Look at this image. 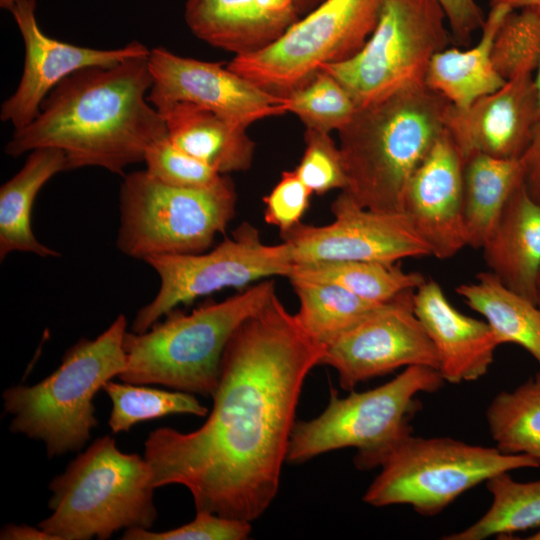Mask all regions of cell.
I'll use <instances>...</instances> for the list:
<instances>
[{
	"instance_id": "obj_17",
	"label": "cell",
	"mask_w": 540,
	"mask_h": 540,
	"mask_svg": "<svg viewBox=\"0 0 540 540\" xmlns=\"http://www.w3.org/2000/svg\"><path fill=\"white\" fill-rule=\"evenodd\" d=\"M540 119L534 74L514 77L464 108L449 105L444 128L463 161L475 154L520 159Z\"/></svg>"
},
{
	"instance_id": "obj_13",
	"label": "cell",
	"mask_w": 540,
	"mask_h": 540,
	"mask_svg": "<svg viewBox=\"0 0 540 540\" xmlns=\"http://www.w3.org/2000/svg\"><path fill=\"white\" fill-rule=\"evenodd\" d=\"M334 220L323 226L300 223L282 234L293 264L330 261L397 263L431 256L405 213H382L360 206L341 191L331 205Z\"/></svg>"
},
{
	"instance_id": "obj_19",
	"label": "cell",
	"mask_w": 540,
	"mask_h": 540,
	"mask_svg": "<svg viewBox=\"0 0 540 540\" xmlns=\"http://www.w3.org/2000/svg\"><path fill=\"white\" fill-rule=\"evenodd\" d=\"M413 310L436 350L444 381H475L488 372L502 342L486 321L457 310L432 279L414 290Z\"/></svg>"
},
{
	"instance_id": "obj_38",
	"label": "cell",
	"mask_w": 540,
	"mask_h": 540,
	"mask_svg": "<svg viewBox=\"0 0 540 540\" xmlns=\"http://www.w3.org/2000/svg\"><path fill=\"white\" fill-rule=\"evenodd\" d=\"M444 10L452 38L461 45L481 30L485 14L476 0H437Z\"/></svg>"
},
{
	"instance_id": "obj_27",
	"label": "cell",
	"mask_w": 540,
	"mask_h": 540,
	"mask_svg": "<svg viewBox=\"0 0 540 540\" xmlns=\"http://www.w3.org/2000/svg\"><path fill=\"white\" fill-rule=\"evenodd\" d=\"M289 280L334 284L374 303H387L413 291L425 280L420 272L404 271L398 263L330 261L294 264Z\"/></svg>"
},
{
	"instance_id": "obj_44",
	"label": "cell",
	"mask_w": 540,
	"mask_h": 540,
	"mask_svg": "<svg viewBox=\"0 0 540 540\" xmlns=\"http://www.w3.org/2000/svg\"><path fill=\"white\" fill-rule=\"evenodd\" d=\"M14 4V0H0V5L1 7L7 9V10H11L12 6Z\"/></svg>"
},
{
	"instance_id": "obj_7",
	"label": "cell",
	"mask_w": 540,
	"mask_h": 540,
	"mask_svg": "<svg viewBox=\"0 0 540 540\" xmlns=\"http://www.w3.org/2000/svg\"><path fill=\"white\" fill-rule=\"evenodd\" d=\"M438 370L421 365L405 367L374 389L339 397L331 388L327 407L317 417L296 421L287 461L306 462L323 453L355 448L360 470L380 467L392 450L412 435L410 421L420 408V393L438 391L444 384Z\"/></svg>"
},
{
	"instance_id": "obj_36",
	"label": "cell",
	"mask_w": 540,
	"mask_h": 540,
	"mask_svg": "<svg viewBox=\"0 0 540 540\" xmlns=\"http://www.w3.org/2000/svg\"><path fill=\"white\" fill-rule=\"evenodd\" d=\"M252 530L251 522L196 511L195 518L182 526L154 532L145 528H129L124 540H244Z\"/></svg>"
},
{
	"instance_id": "obj_14",
	"label": "cell",
	"mask_w": 540,
	"mask_h": 540,
	"mask_svg": "<svg viewBox=\"0 0 540 540\" xmlns=\"http://www.w3.org/2000/svg\"><path fill=\"white\" fill-rule=\"evenodd\" d=\"M413 293H402L325 346L320 365L337 371L341 388L351 392L401 367L438 370L436 350L413 310Z\"/></svg>"
},
{
	"instance_id": "obj_6",
	"label": "cell",
	"mask_w": 540,
	"mask_h": 540,
	"mask_svg": "<svg viewBox=\"0 0 540 540\" xmlns=\"http://www.w3.org/2000/svg\"><path fill=\"white\" fill-rule=\"evenodd\" d=\"M146 459L124 453L111 436L97 438L49 483L50 516L38 526L57 540H100L157 519Z\"/></svg>"
},
{
	"instance_id": "obj_5",
	"label": "cell",
	"mask_w": 540,
	"mask_h": 540,
	"mask_svg": "<svg viewBox=\"0 0 540 540\" xmlns=\"http://www.w3.org/2000/svg\"><path fill=\"white\" fill-rule=\"evenodd\" d=\"M126 332L127 319L119 314L95 339L72 345L40 382L3 391L4 409L12 415L10 431L42 441L49 458L83 448L98 425L96 393L126 368Z\"/></svg>"
},
{
	"instance_id": "obj_10",
	"label": "cell",
	"mask_w": 540,
	"mask_h": 540,
	"mask_svg": "<svg viewBox=\"0 0 540 540\" xmlns=\"http://www.w3.org/2000/svg\"><path fill=\"white\" fill-rule=\"evenodd\" d=\"M451 38L437 0H383L376 27L363 47L321 69L346 88L359 108L425 85L432 58Z\"/></svg>"
},
{
	"instance_id": "obj_16",
	"label": "cell",
	"mask_w": 540,
	"mask_h": 540,
	"mask_svg": "<svg viewBox=\"0 0 540 540\" xmlns=\"http://www.w3.org/2000/svg\"><path fill=\"white\" fill-rule=\"evenodd\" d=\"M11 13L22 35L25 61L19 84L1 106L0 118L14 129L28 125L47 95L71 74L92 66H110L128 58L149 55L143 43L132 41L115 49H95L62 42L43 33L35 0H14Z\"/></svg>"
},
{
	"instance_id": "obj_18",
	"label": "cell",
	"mask_w": 540,
	"mask_h": 540,
	"mask_svg": "<svg viewBox=\"0 0 540 540\" xmlns=\"http://www.w3.org/2000/svg\"><path fill=\"white\" fill-rule=\"evenodd\" d=\"M464 161L445 130L413 173L404 213L431 256L449 259L467 246L463 218Z\"/></svg>"
},
{
	"instance_id": "obj_35",
	"label": "cell",
	"mask_w": 540,
	"mask_h": 540,
	"mask_svg": "<svg viewBox=\"0 0 540 540\" xmlns=\"http://www.w3.org/2000/svg\"><path fill=\"white\" fill-rule=\"evenodd\" d=\"M304 139L305 150L294 169L304 184L318 195L345 190L347 179L341 152L330 133L306 129Z\"/></svg>"
},
{
	"instance_id": "obj_24",
	"label": "cell",
	"mask_w": 540,
	"mask_h": 540,
	"mask_svg": "<svg viewBox=\"0 0 540 540\" xmlns=\"http://www.w3.org/2000/svg\"><path fill=\"white\" fill-rule=\"evenodd\" d=\"M522 182L520 159L475 154L464 162L463 218L467 246L483 248Z\"/></svg>"
},
{
	"instance_id": "obj_3",
	"label": "cell",
	"mask_w": 540,
	"mask_h": 540,
	"mask_svg": "<svg viewBox=\"0 0 540 540\" xmlns=\"http://www.w3.org/2000/svg\"><path fill=\"white\" fill-rule=\"evenodd\" d=\"M449 105L420 85L359 107L338 131L343 191L366 209L404 213L408 183L444 130Z\"/></svg>"
},
{
	"instance_id": "obj_31",
	"label": "cell",
	"mask_w": 540,
	"mask_h": 540,
	"mask_svg": "<svg viewBox=\"0 0 540 540\" xmlns=\"http://www.w3.org/2000/svg\"><path fill=\"white\" fill-rule=\"evenodd\" d=\"M102 390L112 402L108 425L112 433L129 432L136 424L173 414L207 416L209 410L194 394L166 391L142 384L107 381Z\"/></svg>"
},
{
	"instance_id": "obj_20",
	"label": "cell",
	"mask_w": 540,
	"mask_h": 540,
	"mask_svg": "<svg viewBox=\"0 0 540 540\" xmlns=\"http://www.w3.org/2000/svg\"><path fill=\"white\" fill-rule=\"evenodd\" d=\"M482 250L488 271L512 291L536 302L540 273V202L528 194L523 182L511 195Z\"/></svg>"
},
{
	"instance_id": "obj_26",
	"label": "cell",
	"mask_w": 540,
	"mask_h": 540,
	"mask_svg": "<svg viewBox=\"0 0 540 540\" xmlns=\"http://www.w3.org/2000/svg\"><path fill=\"white\" fill-rule=\"evenodd\" d=\"M185 20L197 38L235 56L275 40L262 22L255 0H187Z\"/></svg>"
},
{
	"instance_id": "obj_30",
	"label": "cell",
	"mask_w": 540,
	"mask_h": 540,
	"mask_svg": "<svg viewBox=\"0 0 540 540\" xmlns=\"http://www.w3.org/2000/svg\"><path fill=\"white\" fill-rule=\"evenodd\" d=\"M290 282L299 300L298 322L324 346L386 304L365 300L334 284Z\"/></svg>"
},
{
	"instance_id": "obj_43",
	"label": "cell",
	"mask_w": 540,
	"mask_h": 540,
	"mask_svg": "<svg viewBox=\"0 0 540 540\" xmlns=\"http://www.w3.org/2000/svg\"><path fill=\"white\" fill-rule=\"evenodd\" d=\"M534 79H535V83H536V87H537V90H538V96H539V105H540V63H539V66L534 74Z\"/></svg>"
},
{
	"instance_id": "obj_32",
	"label": "cell",
	"mask_w": 540,
	"mask_h": 540,
	"mask_svg": "<svg viewBox=\"0 0 540 540\" xmlns=\"http://www.w3.org/2000/svg\"><path fill=\"white\" fill-rule=\"evenodd\" d=\"M285 96L288 113L296 115L306 129L327 133L345 127L358 109L346 88L323 69Z\"/></svg>"
},
{
	"instance_id": "obj_40",
	"label": "cell",
	"mask_w": 540,
	"mask_h": 540,
	"mask_svg": "<svg viewBox=\"0 0 540 540\" xmlns=\"http://www.w3.org/2000/svg\"><path fill=\"white\" fill-rule=\"evenodd\" d=\"M1 540H57L39 526L33 527L25 524L9 523L0 531Z\"/></svg>"
},
{
	"instance_id": "obj_21",
	"label": "cell",
	"mask_w": 540,
	"mask_h": 540,
	"mask_svg": "<svg viewBox=\"0 0 540 540\" xmlns=\"http://www.w3.org/2000/svg\"><path fill=\"white\" fill-rule=\"evenodd\" d=\"M153 106L163 118L170 140L219 174L251 167L255 143L247 127L188 102L162 101Z\"/></svg>"
},
{
	"instance_id": "obj_1",
	"label": "cell",
	"mask_w": 540,
	"mask_h": 540,
	"mask_svg": "<svg viewBox=\"0 0 540 540\" xmlns=\"http://www.w3.org/2000/svg\"><path fill=\"white\" fill-rule=\"evenodd\" d=\"M324 348L275 293L231 337L204 424L148 434L154 487L185 486L196 511L258 519L278 493L302 387Z\"/></svg>"
},
{
	"instance_id": "obj_34",
	"label": "cell",
	"mask_w": 540,
	"mask_h": 540,
	"mask_svg": "<svg viewBox=\"0 0 540 540\" xmlns=\"http://www.w3.org/2000/svg\"><path fill=\"white\" fill-rule=\"evenodd\" d=\"M144 162L151 176L177 187H209L224 176L179 148L168 135L148 148Z\"/></svg>"
},
{
	"instance_id": "obj_12",
	"label": "cell",
	"mask_w": 540,
	"mask_h": 540,
	"mask_svg": "<svg viewBox=\"0 0 540 540\" xmlns=\"http://www.w3.org/2000/svg\"><path fill=\"white\" fill-rule=\"evenodd\" d=\"M160 278L155 297L140 308L132 332L143 333L180 304L225 288L245 289L273 276L287 277L293 267L289 248L265 244L256 227L241 223L209 252L147 258Z\"/></svg>"
},
{
	"instance_id": "obj_46",
	"label": "cell",
	"mask_w": 540,
	"mask_h": 540,
	"mask_svg": "<svg viewBox=\"0 0 540 540\" xmlns=\"http://www.w3.org/2000/svg\"><path fill=\"white\" fill-rule=\"evenodd\" d=\"M528 540H540V528L527 538Z\"/></svg>"
},
{
	"instance_id": "obj_23",
	"label": "cell",
	"mask_w": 540,
	"mask_h": 540,
	"mask_svg": "<svg viewBox=\"0 0 540 540\" xmlns=\"http://www.w3.org/2000/svg\"><path fill=\"white\" fill-rule=\"evenodd\" d=\"M68 170L63 151L38 148L29 152L22 168L0 188V259L11 252H30L40 257H58L59 252L41 243L31 228L34 200L47 181Z\"/></svg>"
},
{
	"instance_id": "obj_45",
	"label": "cell",
	"mask_w": 540,
	"mask_h": 540,
	"mask_svg": "<svg viewBox=\"0 0 540 540\" xmlns=\"http://www.w3.org/2000/svg\"><path fill=\"white\" fill-rule=\"evenodd\" d=\"M536 303L540 307V273L537 279V286H536Z\"/></svg>"
},
{
	"instance_id": "obj_33",
	"label": "cell",
	"mask_w": 540,
	"mask_h": 540,
	"mask_svg": "<svg viewBox=\"0 0 540 540\" xmlns=\"http://www.w3.org/2000/svg\"><path fill=\"white\" fill-rule=\"evenodd\" d=\"M492 61L505 81L535 74L540 63V12L521 9L506 16L493 41Z\"/></svg>"
},
{
	"instance_id": "obj_9",
	"label": "cell",
	"mask_w": 540,
	"mask_h": 540,
	"mask_svg": "<svg viewBox=\"0 0 540 540\" xmlns=\"http://www.w3.org/2000/svg\"><path fill=\"white\" fill-rule=\"evenodd\" d=\"M538 467L528 456L507 454L497 447L410 435L380 465L363 500L375 507L410 505L421 515L433 516L496 474Z\"/></svg>"
},
{
	"instance_id": "obj_4",
	"label": "cell",
	"mask_w": 540,
	"mask_h": 540,
	"mask_svg": "<svg viewBox=\"0 0 540 540\" xmlns=\"http://www.w3.org/2000/svg\"><path fill=\"white\" fill-rule=\"evenodd\" d=\"M274 294V281L264 279L189 314L174 309L164 316V321H157L143 333L127 331V364L118 378L132 384H160L212 396L231 337Z\"/></svg>"
},
{
	"instance_id": "obj_22",
	"label": "cell",
	"mask_w": 540,
	"mask_h": 540,
	"mask_svg": "<svg viewBox=\"0 0 540 540\" xmlns=\"http://www.w3.org/2000/svg\"><path fill=\"white\" fill-rule=\"evenodd\" d=\"M511 11L506 5H491L478 42L469 49L448 46L436 53L429 64L425 85L457 108L467 107L501 88L506 81L494 67L492 46L501 23Z\"/></svg>"
},
{
	"instance_id": "obj_11",
	"label": "cell",
	"mask_w": 540,
	"mask_h": 540,
	"mask_svg": "<svg viewBox=\"0 0 540 540\" xmlns=\"http://www.w3.org/2000/svg\"><path fill=\"white\" fill-rule=\"evenodd\" d=\"M383 0H324L267 46L236 55L227 67L285 95L324 65L355 55L376 27Z\"/></svg>"
},
{
	"instance_id": "obj_41",
	"label": "cell",
	"mask_w": 540,
	"mask_h": 540,
	"mask_svg": "<svg viewBox=\"0 0 540 540\" xmlns=\"http://www.w3.org/2000/svg\"><path fill=\"white\" fill-rule=\"evenodd\" d=\"M502 4L515 9H531L540 12V0H491V5Z\"/></svg>"
},
{
	"instance_id": "obj_25",
	"label": "cell",
	"mask_w": 540,
	"mask_h": 540,
	"mask_svg": "<svg viewBox=\"0 0 540 540\" xmlns=\"http://www.w3.org/2000/svg\"><path fill=\"white\" fill-rule=\"evenodd\" d=\"M455 290L486 319L502 344L522 347L540 367V307L536 302L506 287L490 271L478 273L475 281Z\"/></svg>"
},
{
	"instance_id": "obj_37",
	"label": "cell",
	"mask_w": 540,
	"mask_h": 540,
	"mask_svg": "<svg viewBox=\"0 0 540 540\" xmlns=\"http://www.w3.org/2000/svg\"><path fill=\"white\" fill-rule=\"evenodd\" d=\"M312 194L295 170L282 172L280 180L263 198L265 222L277 227L281 235L289 232L301 223Z\"/></svg>"
},
{
	"instance_id": "obj_29",
	"label": "cell",
	"mask_w": 540,
	"mask_h": 540,
	"mask_svg": "<svg viewBox=\"0 0 540 540\" xmlns=\"http://www.w3.org/2000/svg\"><path fill=\"white\" fill-rule=\"evenodd\" d=\"M485 483L492 496L489 509L466 529L442 539L483 540L540 528V479L520 482L502 472Z\"/></svg>"
},
{
	"instance_id": "obj_8",
	"label": "cell",
	"mask_w": 540,
	"mask_h": 540,
	"mask_svg": "<svg viewBox=\"0 0 540 540\" xmlns=\"http://www.w3.org/2000/svg\"><path fill=\"white\" fill-rule=\"evenodd\" d=\"M123 178L116 245L131 258L205 252L235 215L237 195L225 175L200 188L168 185L146 170Z\"/></svg>"
},
{
	"instance_id": "obj_39",
	"label": "cell",
	"mask_w": 540,
	"mask_h": 540,
	"mask_svg": "<svg viewBox=\"0 0 540 540\" xmlns=\"http://www.w3.org/2000/svg\"><path fill=\"white\" fill-rule=\"evenodd\" d=\"M523 184L528 194L540 202V119L536 123L530 142L520 157Z\"/></svg>"
},
{
	"instance_id": "obj_15",
	"label": "cell",
	"mask_w": 540,
	"mask_h": 540,
	"mask_svg": "<svg viewBox=\"0 0 540 540\" xmlns=\"http://www.w3.org/2000/svg\"><path fill=\"white\" fill-rule=\"evenodd\" d=\"M152 105L183 101L247 127L256 121L288 113L285 95L269 92L230 70L222 62L177 55L166 48L150 51Z\"/></svg>"
},
{
	"instance_id": "obj_42",
	"label": "cell",
	"mask_w": 540,
	"mask_h": 540,
	"mask_svg": "<svg viewBox=\"0 0 540 540\" xmlns=\"http://www.w3.org/2000/svg\"><path fill=\"white\" fill-rule=\"evenodd\" d=\"M324 0H295L298 15H305Z\"/></svg>"
},
{
	"instance_id": "obj_2",
	"label": "cell",
	"mask_w": 540,
	"mask_h": 540,
	"mask_svg": "<svg viewBox=\"0 0 540 540\" xmlns=\"http://www.w3.org/2000/svg\"><path fill=\"white\" fill-rule=\"evenodd\" d=\"M152 85L149 55L79 70L47 95L28 125L14 129L5 153L16 158L56 148L64 152L68 170L100 167L124 176L168 135L148 100Z\"/></svg>"
},
{
	"instance_id": "obj_28",
	"label": "cell",
	"mask_w": 540,
	"mask_h": 540,
	"mask_svg": "<svg viewBox=\"0 0 540 540\" xmlns=\"http://www.w3.org/2000/svg\"><path fill=\"white\" fill-rule=\"evenodd\" d=\"M486 420L500 451L528 456L540 467V371L499 392L487 407Z\"/></svg>"
}]
</instances>
